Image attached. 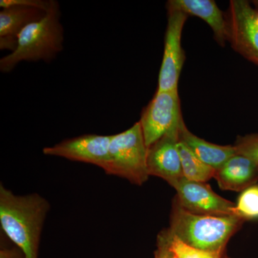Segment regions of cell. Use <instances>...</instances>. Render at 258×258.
Masks as SVG:
<instances>
[{"label":"cell","mask_w":258,"mask_h":258,"mask_svg":"<svg viewBox=\"0 0 258 258\" xmlns=\"http://www.w3.org/2000/svg\"><path fill=\"white\" fill-rule=\"evenodd\" d=\"M171 248L177 258H230L226 252H208L186 245L173 236Z\"/></svg>","instance_id":"cell-17"},{"label":"cell","mask_w":258,"mask_h":258,"mask_svg":"<svg viewBox=\"0 0 258 258\" xmlns=\"http://www.w3.org/2000/svg\"><path fill=\"white\" fill-rule=\"evenodd\" d=\"M178 149L184 177L190 181L204 183L215 177L216 170L200 160L189 148L180 141Z\"/></svg>","instance_id":"cell-15"},{"label":"cell","mask_w":258,"mask_h":258,"mask_svg":"<svg viewBox=\"0 0 258 258\" xmlns=\"http://www.w3.org/2000/svg\"><path fill=\"white\" fill-rule=\"evenodd\" d=\"M179 126L148 148L147 166L149 176L161 178L171 186H174L184 177L178 149Z\"/></svg>","instance_id":"cell-10"},{"label":"cell","mask_w":258,"mask_h":258,"mask_svg":"<svg viewBox=\"0 0 258 258\" xmlns=\"http://www.w3.org/2000/svg\"><path fill=\"white\" fill-rule=\"evenodd\" d=\"M252 5H253L257 9H258V0H255V1L252 2Z\"/></svg>","instance_id":"cell-22"},{"label":"cell","mask_w":258,"mask_h":258,"mask_svg":"<svg viewBox=\"0 0 258 258\" xmlns=\"http://www.w3.org/2000/svg\"><path fill=\"white\" fill-rule=\"evenodd\" d=\"M60 20V5L57 1L50 0L45 17L24 29L19 35L16 49L1 58V72H11L23 61L53 60L63 48V28Z\"/></svg>","instance_id":"cell-3"},{"label":"cell","mask_w":258,"mask_h":258,"mask_svg":"<svg viewBox=\"0 0 258 258\" xmlns=\"http://www.w3.org/2000/svg\"><path fill=\"white\" fill-rule=\"evenodd\" d=\"M179 139L200 160L216 171L237 154L234 146H220L210 143L191 133L186 128L184 120L180 124Z\"/></svg>","instance_id":"cell-14"},{"label":"cell","mask_w":258,"mask_h":258,"mask_svg":"<svg viewBox=\"0 0 258 258\" xmlns=\"http://www.w3.org/2000/svg\"><path fill=\"white\" fill-rule=\"evenodd\" d=\"M50 5V0H1L0 7L3 8H9L15 5H23V6L33 7L47 11Z\"/></svg>","instance_id":"cell-20"},{"label":"cell","mask_w":258,"mask_h":258,"mask_svg":"<svg viewBox=\"0 0 258 258\" xmlns=\"http://www.w3.org/2000/svg\"><path fill=\"white\" fill-rule=\"evenodd\" d=\"M234 147L237 154L249 158L258 164V134L237 137Z\"/></svg>","instance_id":"cell-18"},{"label":"cell","mask_w":258,"mask_h":258,"mask_svg":"<svg viewBox=\"0 0 258 258\" xmlns=\"http://www.w3.org/2000/svg\"><path fill=\"white\" fill-rule=\"evenodd\" d=\"M238 217L245 221L258 219V185L249 186L241 192L235 205Z\"/></svg>","instance_id":"cell-16"},{"label":"cell","mask_w":258,"mask_h":258,"mask_svg":"<svg viewBox=\"0 0 258 258\" xmlns=\"http://www.w3.org/2000/svg\"><path fill=\"white\" fill-rule=\"evenodd\" d=\"M182 120L178 90L157 91L142 111L139 121L147 147L177 128Z\"/></svg>","instance_id":"cell-5"},{"label":"cell","mask_w":258,"mask_h":258,"mask_svg":"<svg viewBox=\"0 0 258 258\" xmlns=\"http://www.w3.org/2000/svg\"><path fill=\"white\" fill-rule=\"evenodd\" d=\"M226 18L232 48L258 66V9L248 1L232 0Z\"/></svg>","instance_id":"cell-6"},{"label":"cell","mask_w":258,"mask_h":258,"mask_svg":"<svg viewBox=\"0 0 258 258\" xmlns=\"http://www.w3.org/2000/svg\"><path fill=\"white\" fill-rule=\"evenodd\" d=\"M245 220L238 216L195 215L174 198L169 230L186 245L208 252H226V247Z\"/></svg>","instance_id":"cell-2"},{"label":"cell","mask_w":258,"mask_h":258,"mask_svg":"<svg viewBox=\"0 0 258 258\" xmlns=\"http://www.w3.org/2000/svg\"><path fill=\"white\" fill-rule=\"evenodd\" d=\"M0 258H25L23 252L18 247L8 248L3 247L0 250Z\"/></svg>","instance_id":"cell-21"},{"label":"cell","mask_w":258,"mask_h":258,"mask_svg":"<svg viewBox=\"0 0 258 258\" xmlns=\"http://www.w3.org/2000/svg\"><path fill=\"white\" fill-rule=\"evenodd\" d=\"M50 205L37 193L15 195L0 184V225L25 258H38L44 222Z\"/></svg>","instance_id":"cell-1"},{"label":"cell","mask_w":258,"mask_h":258,"mask_svg":"<svg viewBox=\"0 0 258 258\" xmlns=\"http://www.w3.org/2000/svg\"><path fill=\"white\" fill-rule=\"evenodd\" d=\"M148 147L140 123L121 133L112 135L105 173L119 176L142 186L149 179Z\"/></svg>","instance_id":"cell-4"},{"label":"cell","mask_w":258,"mask_h":258,"mask_svg":"<svg viewBox=\"0 0 258 258\" xmlns=\"http://www.w3.org/2000/svg\"><path fill=\"white\" fill-rule=\"evenodd\" d=\"M173 187L177 193L176 201L186 211L210 216H237L235 204L219 196L207 183L183 177Z\"/></svg>","instance_id":"cell-8"},{"label":"cell","mask_w":258,"mask_h":258,"mask_svg":"<svg viewBox=\"0 0 258 258\" xmlns=\"http://www.w3.org/2000/svg\"><path fill=\"white\" fill-rule=\"evenodd\" d=\"M168 23L164 38V50L158 80L157 91L178 90V82L185 60L181 47V35L188 15L179 10L166 8Z\"/></svg>","instance_id":"cell-7"},{"label":"cell","mask_w":258,"mask_h":258,"mask_svg":"<svg viewBox=\"0 0 258 258\" xmlns=\"http://www.w3.org/2000/svg\"><path fill=\"white\" fill-rule=\"evenodd\" d=\"M112 135L84 134L42 149L45 155L64 158L101 168H106Z\"/></svg>","instance_id":"cell-9"},{"label":"cell","mask_w":258,"mask_h":258,"mask_svg":"<svg viewBox=\"0 0 258 258\" xmlns=\"http://www.w3.org/2000/svg\"><path fill=\"white\" fill-rule=\"evenodd\" d=\"M171 235L169 229H164L157 236V249L154 252V258H172L174 253L171 248Z\"/></svg>","instance_id":"cell-19"},{"label":"cell","mask_w":258,"mask_h":258,"mask_svg":"<svg viewBox=\"0 0 258 258\" xmlns=\"http://www.w3.org/2000/svg\"><path fill=\"white\" fill-rule=\"evenodd\" d=\"M46 12L23 5L3 8L0 12V49L13 52L24 29L43 18Z\"/></svg>","instance_id":"cell-11"},{"label":"cell","mask_w":258,"mask_h":258,"mask_svg":"<svg viewBox=\"0 0 258 258\" xmlns=\"http://www.w3.org/2000/svg\"><path fill=\"white\" fill-rule=\"evenodd\" d=\"M173 253H174V252H173ZM172 258H177V257H176V256L175 255V254H174V255H173Z\"/></svg>","instance_id":"cell-23"},{"label":"cell","mask_w":258,"mask_h":258,"mask_svg":"<svg viewBox=\"0 0 258 258\" xmlns=\"http://www.w3.org/2000/svg\"><path fill=\"white\" fill-rule=\"evenodd\" d=\"M220 189L243 191L258 181V164L249 158L236 154L215 172Z\"/></svg>","instance_id":"cell-13"},{"label":"cell","mask_w":258,"mask_h":258,"mask_svg":"<svg viewBox=\"0 0 258 258\" xmlns=\"http://www.w3.org/2000/svg\"><path fill=\"white\" fill-rule=\"evenodd\" d=\"M166 8L179 10L184 14L198 17L208 24L214 32L215 40L224 46L228 41L227 18L212 0H170Z\"/></svg>","instance_id":"cell-12"}]
</instances>
